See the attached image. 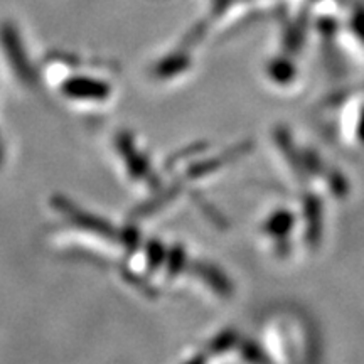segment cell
<instances>
[{"mask_svg":"<svg viewBox=\"0 0 364 364\" xmlns=\"http://www.w3.org/2000/svg\"><path fill=\"white\" fill-rule=\"evenodd\" d=\"M186 364H206V358H204V356H196V358H193L189 363H186Z\"/></svg>","mask_w":364,"mask_h":364,"instance_id":"obj_1","label":"cell"}]
</instances>
